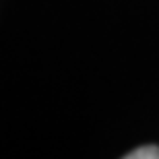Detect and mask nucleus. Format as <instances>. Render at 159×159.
<instances>
[{"mask_svg": "<svg viewBox=\"0 0 159 159\" xmlns=\"http://www.w3.org/2000/svg\"><path fill=\"white\" fill-rule=\"evenodd\" d=\"M126 159H159V147L155 145H147V147H139L134 151L124 155Z\"/></svg>", "mask_w": 159, "mask_h": 159, "instance_id": "obj_1", "label": "nucleus"}]
</instances>
